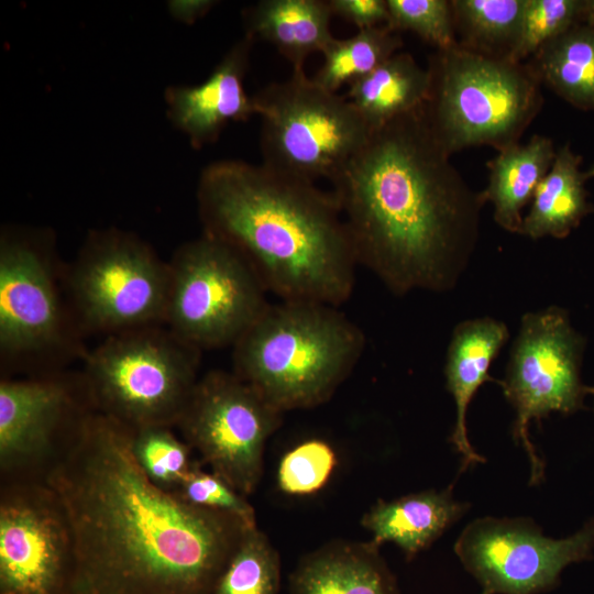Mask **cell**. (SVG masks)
I'll list each match as a JSON object with an SVG mask.
<instances>
[{
    "mask_svg": "<svg viewBox=\"0 0 594 594\" xmlns=\"http://www.w3.org/2000/svg\"><path fill=\"white\" fill-rule=\"evenodd\" d=\"M73 539L67 594H213L250 526L154 485L131 428L88 413L43 477Z\"/></svg>",
    "mask_w": 594,
    "mask_h": 594,
    "instance_id": "6da1fadb",
    "label": "cell"
},
{
    "mask_svg": "<svg viewBox=\"0 0 594 594\" xmlns=\"http://www.w3.org/2000/svg\"><path fill=\"white\" fill-rule=\"evenodd\" d=\"M422 107L372 131L330 182L358 264L397 295L455 286L485 205L433 138Z\"/></svg>",
    "mask_w": 594,
    "mask_h": 594,
    "instance_id": "7a4b0ae2",
    "label": "cell"
},
{
    "mask_svg": "<svg viewBox=\"0 0 594 594\" xmlns=\"http://www.w3.org/2000/svg\"><path fill=\"white\" fill-rule=\"evenodd\" d=\"M197 199L205 234L234 249L267 293L336 307L351 296L358 261L332 193L226 160L204 169Z\"/></svg>",
    "mask_w": 594,
    "mask_h": 594,
    "instance_id": "3957f363",
    "label": "cell"
},
{
    "mask_svg": "<svg viewBox=\"0 0 594 594\" xmlns=\"http://www.w3.org/2000/svg\"><path fill=\"white\" fill-rule=\"evenodd\" d=\"M365 346L338 307L308 300L270 304L232 345L233 373L284 413L327 402Z\"/></svg>",
    "mask_w": 594,
    "mask_h": 594,
    "instance_id": "277c9868",
    "label": "cell"
},
{
    "mask_svg": "<svg viewBox=\"0 0 594 594\" xmlns=\"http://www.w3.org/2000/svg\"><path fill=\"white\" fill-rule=\"evenodd\" d=\"M425 120L449 154L518 143L543 105L541 81L527 63L493 58L460 45L429 57Z\"/></svg>",
    "mask_w": 594,
    "mask_h": 594,
    "instance_id": "5b68a950",
    "label": "cell"
},
{
    "mask_svg": "<svg viewBox=\"0 0 594 594\" xmlns=\"http://www.w3.org/2000/svg\"><path fill=\"white\" fill-rule=\"evenodd\" d=\"M201 351L166 326L109 334L84 355L97 411L131 428L177 425L199 380Z\"/></svg>",
    "mask_w": 594,
    "mask_h": 594,
    "instance_id": "8992f818",
    "label": "cell"
},
{
    "mask_svg": "<svg viewBox=\"0 0 594 594\" xmlns=\"http://www.w3.org/2000/svg\"><path fill=\"white\" fill-rule=\"evenodd\" d=\"M263 165L302 182L332 180L365 145L372 129L353 105L293 70L253 96Z\"/></svg>",
    "mask_w": 594,
    "mask_h": 594,
    "instance_id": "52a82bcc",
    "label": "cell"
},
{
    "mask_svg": "<svg viewBox=\"0 0 594 594\" xmlns=\"http://www.w3.org/2000/svg\"><path fill=\"white\" fill-rule=\"evenodd\" d=\"M168 266L165 326L201 352L232 346L270 305L249 263L208 234L180 245Z\"/></svg>",
    "mask_w": 594,
    "mask_h": 594,
    "instance_id": "ba28073f",
    "label": "cell"
},
{
    "mask_svg": "<svg viewBox=\"0 0 594 594\" xmlns=\"http://www.w3.org/2000/svg\"><path fill=\"white\" fill-rule=\"evenodd\" d=\"M78 328L107 336L165 326L168 262L135 235L94 233L68 271Z\"/></svg>",
    "mask_w": 594,
    "mask_h": 594,
    "instance_id": "9c48e42d",
    "label": "cell"
},
{
    "mask_svg": "<svg viewBox=\"0 0 594 594\" xmlns=\"http://www.w3.org/2000/svg\"><path fill=\"white\" fill-rule=\"evenodd\" d=\"M582 350L583 340L563 309L549 307L522 316L501 386L515 410L513 439L529 459L530 484L543 480L546 466L530 440V422L581 409L584 396L593 391L581 382Z\"/></svg>",
    "mask_w": 594,
    "mask_h": 594,
    "instance_id": "30bf717a",
    "label": "cell"
},
{
    "mask_svg": "<svg viewBox=\"0 0 594 594\" xmlns=\"http://www.w3.org/2000/svg\"><path fill=\"white\" fill-rule=\"evenodd\" d=\"M282 416L233 372L212 370L199 377L176 427L200 462L246 497L261 481L265 444Z\"/></svg>",
    "mask_w": 594,
    "mask_h": 594,
    "instance_id": "8fae6325",
    "label": "cell"
},
{
    "mask_svg": "<svg viewBox=\"0 0 594 594\" xmlns=\"http://www.w3.org/2000/svg\"><path fill=\"white\" fill-rule=\"evenodd\" d=\"M454 552L482 594L543 593L559 584L566 565L593 558L594 517L562 539L544 536L530 518H476L460 534Z\"/></svg>",
    "mask_w": 594,
    "mask_h": 594,
    "instance_id": "7c38bea8",
    "label": "cell"
},
{
    "mask_svg": "<svg viewBox=\"0 0 594 594\" xmlns=\"http://www.w3.org/2000/svg\"><path fill=\"white\" fill-rule=\"evenodd\" d=\"M96 409L82 373L0 382L1 483L43 481L82 418Z\"/></svg>",
    "mask_w": 594,
    "mask_h": 594,
    "instance_id": "4fadbf2b",
    "label": "cell"
},
{
    "mask_svg": "<svg viewBox=\"0 0 594 594\" xmlns=\"http://www.w3.org/2000/svg\"><path fill=\"white\" fill-rule=\"evenodd\" d=\"M73 539L65 509L44 481L1 483L0 594H67Z\"/></svg>",
    "mask_w": 594,
    "mask_h": 594,
    "instance_id": "5bb4252c",
    "label": "cell"
},
{
    "mask_svg": "<svg viewBox=\"0 0 594 594\" xmlns=\"http://www.w3.org/2000/svg\"><path fill=\"white\" fill-rule=\"evenodd\" d=\"M53 268L33 244L3 238L0 244V351L10 362L76 349Z\"/></svg>",
    "mask_w": 594,
    "mask_h": 594,
    "instance_id": "9a60e30c",
    "label": "cell"
},
{
    "mask_svg": "<svg viewBox=\"0 0 594 594\" xmlns=\"http://www.w3.org/2000/svg\"><path fill=\"white\" fill-rule=\"evenodd\" d=\"M253 41L245 35L237 42L201 84L167 90L169 118L194 146L215 142L229 122L256 114L244 88Z\"/></svg>",
    "mask_w": 594,
    "mask_h": 594,
    "instance_id": "2e32d148",
    "label": "cell"
},
{
    "mask_svg": "<svg viewBox=\"0 0 594 594\" xmlns=\"http://www.w3.org/2000/svg\"><path fill=\"white\" fill-rule=\"evenodd\" d=\"M507 339L506 324L490 317L462 321L453 330L444 375L455 404V422L449 441L461 454V471L485 462L470 443L466 413L477 389L486 381H493L488 369Z\"/></svg>",
    "mask_w": 594,
    "mask_h": 594,
    "instance_id": "e0dca14e",
    "label": "cell"
},
{
    "mask_svg": "<svg viewBox=\"0 0 594 594\" xmlns=\"http://www.w3.org/2000/svg\"><path fill=\"white\" fill-rule=\"evenodd\" d=\"M289 590L290 594H400L372 541H336L306 554L290 575Z\"/></svg>",
    "mask_w": 594,
    "mask_h": 594,
    "instance_id": "ac0fdd59",
    "label": "cell"
},
{
    "mask_svg": "<svg viewBox=\"0 0 594 594\" xmlns=\"http://www.w3.org/2000/svg\"><path fill=\"white\" fill-rule=\"evenodd\" d=\"M452 486L380 501L362 518L376 546L394 542L408 559L428 548L462 518L470 505L453 497Z\"/></svg>",
    "mask_w": 594,
    "mask_h": 594,
    "instance_id": "d6986e66",
    "label": "cell"
},
{
    "mask_svg": "<svg viewBox=\"0 0 594 594\" xmlns=\"http://www.w3.org/2000/svg\"><path fill=\"white\" fill-rule=\"evenodd\" d=\"M332 15L326 0H262L244 12L245 35L274 45L293 70H304L308 56L334 38Z\"/></svg>",
    "mask_w": 594,
    "mask_h": 594,
    "instance_id": "ffe728a7",
    "label": "cell"
},
{
    "mask_svg": "<svg viewBox=\"0 0 594 594\" xmlns=\"http://www.w3.org/2000/svg\"><path fill=\"white\" fill-rule=\"evenodd\" d=\"M487 162L488 183L481 191L485 204L494 206L497 224L510 233L521 234V209L550 170L557 151L551 139L534 134L530 140L497 151Z\"/></svg>",
    "mask_w": 594,
    "mask_h": 594,
    "instance_id": "44dd1931",
    "label": "cell"
},
{
    "mask_svg": "<svg viewBox=\"0 0 594 594\" xmlns=\"http://www.w3.org/2000/svg\"><path fill=\"white\" fill-rule=\"evenodd\" d=\"M582 156L569 144L557 150L553 164L539 183L529 213L522 220L521 234L532 239H563L593 211L585 182L594 177L592 168L581 169Z\"/></svg>",
    "mask_w": 594,
    "mask_h": 594,
    "instance_id": "7402d4cb",
    "label": "cell"
},
{
    "mask_svg": "<svg viewBox=\"0 0 594 594\" xmlns=\"http://www.w3.org/2000/svg\"><path fill=\"white\" fill-rule=\"evenodd\" d=\"M430 74L409 53L398 52L349 86L345 98L372 131L420 109L427 101Z\"/></svg>",
    "mask_w": 594,
    "mask_h": 594,
    "instance_id": "603a6c76",
    "label": "cell"
},
{
    "mask_svg": "<svg viewBox=\"0 0 594 594\" xmlns=\"http://www.w3.org/2000/svg\"><path fill=\"white\" fill-rule=\"evenodd\" d=\"M527 64L568 103L594 111V26H573L539 48Z\"/></svg>",
    "mask_w": 594,
    "mask_h": 594,
    "instance_id": "cb8c5ba5",
    "label": "cell"
},
{
    "mask_svg": "<svg viewBox=\"0 0 594 594\" xmlns=\"http://www.w3.org/2000/svg\"><path fill=\"white\" fill-rule=\"evenodd\" d=\"M526 0H451L458 45L509 59L517 44Z\"/></svg>",
    "mask_w": 594,
    "mask_h": 594,
    "instance_id": "d4e9b609",
    "label": "cell"
},
{
    "mask_svg": "<svg viewBox=\"0 0 594 594\" xmlns=\"http://www.w3.org/2000/svg\"><path fill=\"white\" fill-rule=\"evenodd\" d=\"M403 46L398 32L387 25L360 30L348 38H333L322 52L323 62L312 78L324 89L337 92L387 61Z\"/></svg>",
    "mask_w": 594,
    "mask_h": 594,
    "instance_id": "484cf974",
    "label": "cell"
},
{
    "mask_svg": "<svg viewBox=\"0 0 594 594\" xmlns=\"http://www.w3.org/2000/svg\"><path fill=\"white\" fill-rule=\"evenodd\" d=\"M279 554L257 526L250 528L226 565L213 594H278Z\"/></svg>",
    "mask_w": 594,
    "mask_h": 594,
    "instance_id": "4316f807",
    "label": "cell"
},
{
    "mask_svg": "<svg viewBox=\"0 0 594 594\" xmlns=\"http://www.w3.org/2000/svg\"><path fill=\"white\" fill-rule=\"evenodd\" d=\"M172 428H131V450L136 463L154 485L169 493L178 488L197 461L191 458L189 444Z\"/></svg>",
    "mask_w": 594,
    "mask_h": 594,
    "instance_id": "83f0119b",
    "label": "cell"
},
{
    "mask_svg": "<svg viewBox=\"0 0 594 594\" xmlns=\"http://www.w3.org/2000/svg\"><path fill=\"white\" fill-rule=\"evenodd\" d=\"M584 0H526L510 61L524 63L551 40L582 23Z\"/></svg>",
    "mask_w": 594,
    "mask_h": 594,
    "instance_id": "f1b7e54d",
    "label": "cell"
},
{
    "mask_svg": "<svg viewBox=\"0 0 594 594\" xmlns=\"http://www.w3.org/2000/svg\"><path fill=\"white\" fill-rule=\"evenodd\" d=\"M337 465L332 447L323 440H306L279 461L277 485L288 495H309L321 490Z\"/></svg>",
    "mask_w": 594,
    "mask_h": 594,
    "instance_id": "f546056e",
    "label": "cell"
},
{
    "mask_svg": "<svg viewBox=\"0 0 594 594\" xmlns=\"http://www.w3.org/2000/svg\"><path fill=\"white\" fill-rule=\"evenodd\" d=\"M387 26L395 31H410L437 50L458 44L451 0H387Z\"/></svg>",
    "mask_w": 594,
    "mask_h": 594,
    "instance_id": "4dcf8cb0",
    "label": "cell"
},
{
    "mask_svg": "<svg viewBox=\"0 0 594 594\" xmlns=\"http://www.w3.org/2000/svg\"><path fill=\"white\" fill-rule=\"evenodd\" d=\"M174 494L194 506L228 513L257 526L254 508L246 497L219 475L205 471L198 460Z\"/></svg>",
    "mask_w": 594,
    "mask_h": 594,
    "instance_id": "1f68e13d",
    "label": "cell"
},
{
    "mask_svg": "<svg viewBox=\"0 0 594 594\" xmlns=\"http://www.w3.org/2000/svg\"><path fill=\"white\" fill-rule=\"evenodd\" d=\"M332 14L355 25L359 31L386 25L387 0H328Z\"/></svg>",
    "mask_w": 594,
    "mask_h": 594,
    "instance_id": "d6a6232c",
    "label": "cell"
},
{
    "mask_svg": "<svg viewBox=\"0 0 594 594\" xmlns=\"http://www.w3.org/2000/svg\"><path fill=\"white\" fill-rule=\"evenodd\" d=\"M215 3L212 0H174L169 2L168 7L175 19L193 23L204 16Z\"/></svg>",
    "mask_w": 594,
    "mask_h": 594,
    "instance_id": "836d02e7",
    "label": "cell"
},
{
    "mask_svg": "<svg viewBox=\"0 0 594 594\" xmlns=\"http://www.w3.org/2000/svg\"><path fill=\"white\" fill-rule=\"evenodd\" d=\"M582 23L594 26V0H584Z\"/></svg>",
    "mask_w": 594,
    "mask_h": 594,
    "instance_id": "e575fe53",
    "label": "cell"
},
{
    "mask_svg": "<svg viewBox=\"0 0 594 594\" xmlns=\"http://www.w3.org/2000/svg\"><path fill=\"white\" fill-rule=\"evenodd\" d=\"M593 174H594V166L592 167Z\"/></svg>",
    "mask_w": 594,
    "mask_h": 594,
    "instance_id": "d590c367",
    "label": "cell"
},
{
    "mask_svg": "<svg viewBox=\"0 0 594 594\" xmlns=\"http://www.w3.org/2000/svg\"><path fill=\"white\" fill-rule=\"evenodd\" d=\"M592 393L594 394V388H593Z\"/></svg>",
    "mask_w": 594,
    "mask_h": 594,
    "instance_id": "8d00e7d4",
    "label": "cell"
}]
</instances>
